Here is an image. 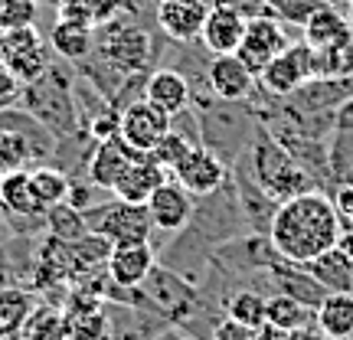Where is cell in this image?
<instances>
[{"label":"cell","mask_w":353,"mask_h":340,"mask_svg":"<svg viewBox=\"0 0 353 340\" xmlns=\"http://www.w3.org/2000/svg\"><path fill=\"white\" fill-rule=\"evenodd\" d=\"M50 46L63 59H85L88 52L95 50V30L88 23H76V20H56L50 33Z\"/></svg>","instance_id":"23"},{"label":"cell","mask_w":353,"mask_h":340,"mask_svg":"<svg viewBox=\"0 0 353 340\" xmlns=\"http://www.w3.org/2000/svg\"><path fill=\"white\" fill-rule=\"evenodd\" d=\"M0 7H3V0H0Z\"/></svg>","instance_id":"48"},{"label":"cell","mask_w":353,"mask_h":340,"mask_svg":"<svg viewBox=\"0 0 353 340\" xmlns=\"http://www.w3.org/2000/svg\"><path fill=\"white\" fill-rule=\"evenodd\" d=\"M151 340H196V337H190L183 328H164L161 334H154Z\"/></svg>","instance_id":"42"},{"label":"cell","mask_w":353,"mask_h":340,"mask_svg":"<svg viewBox=\"0 0 353 340\" xmlns=\"http://www.w3.org/2000/svg\"><path fill=\"white\" fill-rule=\"evenodd\" d=\"M265 321L268 324H275L281 330H298V328H311L317 324V308L311 304L298 301V298H291V294H272L268 301H265Z\"/></svg>","instance_id":"24"},{"label":"cell","mask_w":353,"mask_h":340,"mask_svg":"<svg viewBox=\"0 0 353 340\" xmlns=\"http://www.w3.org/2000/svg\"><path fill=\"white\" fill-rule=\"evenodd\" d=\"M343 183H353V170H350V174H347V180H343Z\"/></svg>","instance_id":"47"},{"label":"cell","mask_w":353,"mask_h":340,"mask_svg":"<svg viewBox=\"0 0 353 340\" xmlns=\"http://www.w3.org/2000/svg\"><path fill=\"white\" fill-rule=\"evenodd\" d=\"M334 210H337L341 229H353V183H337V193H334Z\"/></svg>","instance_id":"35"},{"label":"cell","mask_w":353,"mask_h":340,"mask_svg":"<svg viewBox=\"0 0 353 340\" xmlns=\"http://www.w3.org/2000/svg\"><path fill=\"white\" fill-rule=\"evenodd\" d=\"M148 213H151L154 229H161V232H180V229L193 219V193H187V190L170 177V180H164V183L151 193Z\"/></svg>","instance_id":"13"},{"label":"cell","mask_w":353,"mask_h":340,"mask_svg":"<svg viewBox=\"0 0 353 340\" xmlns=\"http://www.w3.org/2000/svg\"><path fill=\"white\" fill-rule=\"evenodd\" d=\"M82 3H85L88 17H92V26H101V23H108V20H114L121 13V7H125V0H82Z\"/></svg>","instance_id":"33"},{"label":"cell","mask_w":353,"mask_h":340,"mask_svg":"<svg viewBox=\"0 0 353 340\" xmlns=\"http://www.w3.org/2000/svg\"><path fill=\"white\" fill-rule=\"evenodd\" d=\"M285 334H288V330H281V328H275V324L265 321L262 328L255 330V340H285Z\"/></svg>","instance_id":"40"},{"label":"cell","mask_w":353,"mask_h":340,"mask_svg":"<svg viewBox=\"0 0 353 340\" xmlns=\"http://www.w3.org/2000/svg\"><path fill=\"white\" fill-rule=\"evenodd\" d=\"M26 340H69V328H65V311H59L56 304L39 301L33 308V314L26 317L23 328Z\"/></svg>","instance_id":"27"},{"label":"cell","mask_w":353,"mask_h":340,"mask_svg":"<svg viewBox=\"0 0 353 340\" xmlns=\"http://www.w3.org/2000/svg\"><path fill=\"white\" fill-rule=\"evenodd\" d=\"M95 50H99V56L112 66L114 72H121V76H144L148 66H151L154 43L144 26L114 17V20L99 26Z\"/></svg>","instance_id":"3"},{"label":"cell","mask_w":353,"mask_h":340,"mask_svg":"<svg viewBox=\"0 0 353 340\" xmlns=\"http://www.w3.org/2000/svg\"><path fill=\"white\" fill-rule=\"evenodd\" d=\"M20 92H23V82L17 79V72H13L10 66L0 63V108L20 99Z\"/></svg>","instance_id":"36"},{"label":"cell","mask_w":353,"mask_h":340,"mask_svg":"<svg viewBox=\"0 0 353 340\" xmlns=\"http://www.w3.org/2000/svg\"><path fill=\"white\" fill-rule=\"evenodd\" d=\"M7 59V30L0 26V63Z\"/></svg>","instance_id":"44"},{"label":"cell","mask_w":353,"mask_h":340,"mask_svg":"<svg viewBox=\"0 0 353 340\" xmlns=\"http://www.w3.org/2000/svg\"><path fill=\"white\" fill-rule=\"evenodd\" d=\"M347 340H353V337H347Z\"/></svg>","instance_id":"49"},{"label":"cell","mask_w":353,"mask_h":340,"mask_svg":"<svg viewBox=\"0 0 353 340\" xmlns=\"http://www.w3.org/2000/svg\"><path fill=\"white\" fill-rule=\"evenodd\" d=\"M347 20H350V26H353V0H350V10H347Z\"/></svg>","instance_id":"46"},{"label":"cell","mask_w":353,"mask_h":340,"mask_svg":"<svg viewBox=\"0 0 353 340\" xmlns=\"http://www.w3.org/2000/svg\"><path fill=\"white\" fill-rule=\"evenodd\" d=\"M190 148H193V141L183 138L180 131H174V128H170L164 138H161V141H157V144L151 148V151H148V157H151L157 167H164V170H174V167L180 164V157H183Z\"/></svg>","instance_id":"31"},{"label":"cell","mask_w":353,"mask_h":340,"mask_svg":"<svg viewBox=\"0 0 353 340\" xmlns=\"http://www.w3.org/2000/svg\"><path fill=\"white\" fill-rule=\"evenodd\" d=\"M3 63L10 66L17 79L30 86V82H37L46 69H50V59H46V43L43 46H33V50H20V52H7V59Z\"/></svg>","instance_id":"30"},{"label":"cell","mask_w":353,"mask_h":340,"mask_svg":"<svg viewBox=\"0 0 353 340\" xmlns=\"http://www.w3.org/2000/svg\"><path fill=\"white\" fill-rule=\"evenodd\" d=\"M285 46H288L285 23L275 20L272 13H255V17H245V33H242V43H239V50H236V56L252 69L255 76H262V69Z\"/></svg>","instance_id":"6"},{"label":"cell","mask_w":353,"mask_h":340,"mask_svg":"<svg viewBox=\"0 0 353 340\" xmlns=\"http://www.w3.org/2000/svg\"><path fill=\"white\" fill-rule=\"evenodd\" d=\"M0 340H26L23 330H0Z\"/></svg>","instance_id":"43"},{"label":"cell","mask_w":353,"mask_h":340,"mask_svg":"<svg viewBox=\"0 0 353 340\" xmlns=\"http://www.w3.org/2000/svg\"><path fill=\"white\" fill-rule=\"evenodd\" d=\"M164 180H170V170H164V167H157L144 154V157H138L134 164L128 167L125 174L118 177V183L112 187L114 193V200H125V203H148L151 200V193Z\"/></svg>","instance_id":"16"},{"label":"cell","mask_w":353,"mask_h":340,"mask_svg":"<svg viewBox=\"0 0 353 340\" xmlns=\"http://www.w3.org/2000/svg\"><path fill=\"white\" fill-rule=\"evenodd\" d=\"M141 291L148 294V301L161 311V317L167 321H180V328L187 324L190 314L200 311V294L183 285L180 278H174L170 272H164L161 265H154V272L148 275V281L141 285Z\"/></svg>","instance_id":"8"},{"label":"cell","mask_w":353,"mask_h":340,"mask_svg":"<svg viewBox=\"0 0 353 340\" xmlns=\"http://www.w3.org/2000/svg\"><path fill=\"white\" fill-rule=\"evenodd\" d=\"M337 236H341V219H337L334 200L324 197L321 190H304L298 197L278 203L268 226L272 249L281 259L298 265H307L314 255L337 246Z\"/></svg>","instance_id":"1"},{"label":"cell","mask_w":353,"mask_h":340,"mask_svg":"<svg viewBox=\"0 0 353 340\" xmlns=\"http://www.w3.org/2000/svg\"><path fill=\"white\" fill-rule=\"evenodd\" d=\"M242 33H245V17H242L236 7H229V3H213V7L206 10L200 39L210 52L223 56V52L239 50Z\"/></svg>","instance_id":"15"},{"label":"cell","mask_w":353,"mask_h":340,"mask_svg":"<svg viewBox=\"0 0 353 340\" xmlns=\"http://www.w3.org/2000/svg\"><path fill=\"white\" fill-rule=\"evenodd\" d=\"M85 216L88 232H95L101 239L114 246V242H151V213H148V203H125L114 200L108 206H99L95 216Z\"/></svg>","instance_id":"4"},{"label":"cell","mask_w":353,"mask_h":340,"mask_svg":"<svg viewBox=\"0 0 353 340\" xmlns=\"http://www.w3.org/2000/svg\"><path fill=\"white\" fill-rule=\"evenodd\" d=\"M347 3H350V0H347Z\"/></svg>","instance_id":"50"},{"label":"cell","mask_w":353,"mask_h":340,"mask_svg":"<svg viewBox=\"0 0 353 340\" xmlns=\"http://www.w3.org/2000/svg\"><path fill=\"white\" fill-rule=\"evenodd\" d=\"M304 268L324 291H353V262L337 246H330L327 252L314 255Z\"/></svg>","instance_id":"20"},{"label":"cell","mask_w":353,"mask_h":340,"mask_svg":"<svg viewBox=\"0 0 353 340\" xmlns=\"http://www.w3.org/2000/svg\"><path fill=\"white\" fill-rule=\"evenodd\" d=\"M285 340H327V334L317 328V324H311V328H298V330H288L285 334Z\"/></svg>","instance_id":"38"},{"label":"cell","mask_w":353,"mask_h":340,"mask_svg":"<svg viewBox=\"0 0 353 340\" xmlns=\"http://www.w3.org/2000/svg\"><path fill=\"white\" fill-rule=\"evenodd\" d=\"M327 0H265V13L291 26H304L317 10H324Z\"/></svg>","instance_id":"29"},{"label":"cell","mask_w":353,"mask_h":340,"mask_svg":"<svg viewBox=\"0 0 353 340\" xmlns=\"http://www.w3.org/2000/svg\"><path fill=\"white\" fill-rule=\"evenodd\" d=\"M105 265H108V278H112L114 288L138 291L154 272L157 255H154L151 242H114V246H108Z\"/></svg>","instance_id":"10"},{"label":"cell","mask_w":353,"mask_h":340,"mask_svg":"<svg viewBox=\"0 0 353 340\" xmlns=\"http://www.w3.org/2000/svg\"><path fill=\"white\" fill-rule=\"evenodd\" d=\"M30 187H33V197H37L39 210H43V213H50L52 206H59V203L69 200V187H72V180H69L63 170L37 167V170H30Z\"/></svg>","instance_id":"26"},{"label":"cell","mask_w":353,"mask_h":340,"mask_svg":"<svg viewBox=\"0 0 353 340\" xmlns=\"http://www.w3.org/2000/svg\"><path fill=\"white\" fill-rule=\"evenodd\" d=\"M210 3L206 0H161L157 3V26L176 43H193L203 33Z\"/></svg>","instance_id":"14"},{"label":"cell","mask_w":353,"mask_h":340,"mask_svg":"<svg viewBox=\"0 0 353 340\" xmlns=\"http://www.w3.org/2000/svg\"><path fill=\"white\" fill-rule=\"evenodd\" d=\"M180 187L193 193V197H210L216 190L226 183V164L219 161V154H213L210 148H203V144H193L183 157H180V164L170 170Z\"/></svg>","instance_id":"9"},{"label":"cell","mask_w":353,"mask_h":340,"mask_svg":"<svg viewBox=\"0 0 353 340\" xmlns=\"http://www.w3.org/2000/svg\"><path fill=\"white\" fill-rule=\"evenodd\" d=\"M7 236H10V229H7V223H3V219H0V246H3V242H7Z\"/></svg>","instance_id":"45"},{"label":"cell","mask_w":353,"mask_h":340,"mask_svg":"<svg viewBox=\"0 0 353 340\" xmlns=\"http://www.w3.org/2000/svg\"><path fill=\"white\" fill-rule=\"evenodd\" d=\"M37 20V0H3L0 7V26L10 30V26H26Z\"/></svg>","instance_id":"32"},{"label":"cell","mask_w":353,"mask_h":340,"mask_svg":"<svg viewBox=\"0 0 353 340\" xmlns=\"http://www.w3.org/2000/svg\"><path fill=\"white\" fill-rule=\"evenodd\" d=\"M249 167H252L255 183H259L275 203L291 200V197H298L304 190H311V183H314L311 170H307V167H304L268 128H259L252 134V144H249Z\"/></svg>","instance_id":"2"},{"label":"cell","mask_w":353,"mask_h":340,"mask_svg":"<svg viewBox=\"0 0 353 340\" xmlns=\"http://www.w3.org/2000/svg\"><path fill=\"white\" fill-rule=\"evenodd\" d=\"M210 340H255V330L239 324V321H232V317H223V321L213 324Z\"/></svg>","instance_id":"34"},{"label":"cell","mask_w":353,"mask_h":340,"mask_svg":"<svg viewBox=\"0 0 353 340\" xmlns=\"http://www.w3.org/2000/svg\"><path fill=\"white\" fill-rule=\"evenodd\" d=\"M138 157H144V154L134 151L121 134L99 141L95 154L88 157V183H92L95 190H112L114 183H118V177L125 174Z\"/></svg>","instance_id":"11"},{"label":"cell","mask_w":353,"mask_h":340,"mask_svg":"<svg viewBox=\"0 0 353 340\" xmlns=\"http://www.w3.org/2000/svg\"><path fill=\"white\" fill-rule=\"evenodd\" d=\"M170 128H174V114L164 112L161 105H154V101H148V99H134L121 108L118 134H121L134 151L148 154Z\"/></svg>","instance_id":"7"},{"label":"cell","mask_w":353,"mask_h":340,"mask_svg":"<svg viewBox=\"0 0 353 340\" xmlns=\"http://www.w3.org/2000/svg\"><path fill=\"white\" fill-rule=\"evenodd\" d=\"M144 99L161 105L164 112L176 114L187 108L190 101V82L183 72L176 69H157V72H148L144 76Z\"/></svg>","instance_id":"19"},{"label":"cell","mask_w":353,"mask_h":340,"mask_svg":"<svg viewBox=\"0 0 353 340\" xmlns=\"http://www.w3.org/2000/svg\"><path fill=\"white\" fill-rule=\"evenodd\" d=\"M317 328L327 334V340L353 337V291H327L317 304Z\"/></svg>","instance_id":"21"},{"label":"cell","mask_w":353,"mask_h":340,"mask_svg":"<svg viewBox=\"0 0 353 340\" xmlns=\"http://www.w3.org/2000/svg\"><path fill=\"white\" fill-rule=\"evenodd\" d=\"M255 72L249 66L242 63L236 52H223V56H213V63L206 66V82L213 88L216 99L223 101H245L252 95V86H255Z\"/></svg>","instance_id":"12"},{"label":"cell","mask_w":353,"mask_h":340,"mask_svg":"<svg viewBox=\"0 0 353 340\" xmlns=\"http://www.w3.org/2000/svg\"><path fill=\"white\" fill-rule=\"evenodd\" d=\"M108 340H151V334L148 330H141V328H118V330H112V337Z\"/></svg>","instance_id":"39"},{"label":"cell","mask_w":353,"mask_h":340,"mask_svg":"<svg viewBox=\"0 0 353 340\" xmlns=\"http://www.w3.org/2000/svg\"><path fill=\"white\" fill-rule=\"evenodd\" d=\"M0 206L13 216H43L33 187H30V170L13 167L0 177Z\"/></svg>","instance_id":"22"},{"label":"cell","mask_w":353,"mask_h":340,"mask_svg":"<svg viewBox=\"0 0 353 340\" xmlns=\"http://www.w3.org/2000/svg\"><path fill=\"white\" fill-rule=\"evenodd\" d=\"M337 249H341V252L353 262V229H341V236H337Z\"/></svg>","instance_id":"41"},{"label":"cell","mask_w":353,"mask_h":340,"mask_svg":"<svg viewBox=\"0 0 353 340\" xmlns=\"http://www.w3.org/2000/svg\"><path fill=\"white\" fill-rule=\"evenodd\" d=\"M301 30H304V43L314 52H330V50H337V46H343L347 39H353L350 20H347L343 13L334 10L330 3L324 10H317Z\"/></svg>","instance_id":"17"},{"label":"cell","mask_w":353,"mask_h":340,"mask_svg":"<svg viewBox=\"0 0 353 340\" xmlns=\"http://www.w3.org/2000/svg\"><path fill=\"white\" fill-rule=\"evenodd\" d=\"M37 304L39 298L30 288L3 285L0 288V330H20L26 324V317L33 314Z\"/></svg>","instance_id":"25"},{"label":"cell","mask_w":353,"mask_h":340,"mask_svg":"<svg viewBox=\"0 0 353 340\" xmlns=\"http://www.w3.org/2000/svg\"><path fill=\"white\" fill-rule=\"evenodd\" d=\"M317 76V52L307 46V43H294V46H285V50L278 52L272 63L262 69V88L268 95H275V99H288L294 95L304 82H311Z\"/></svg>","instance_id":"5"},{"label":"cell","mask_w":353,"mask_h":340,"mask_svg":"<svg viewBox=\"0 0 353 340\" xmlns=\"http://www.w3.org/2000/svg\"><path fill=\"white\" fill-rule=\"evenodd\" d=\"M265 301H268V298L259 294L255 288H239L232 298H226V317L259 330L265 324Z\"/></svg>","instance_id":"28"},{"label":"cell","mask_w":353,"mask_h":340,"mask_svg":"<svg viewBox=\"0 0 353 340\" xmlns=\"http://www.w3.org/2000/svg\"><path fill=\"white\" fill-rule=\"evenodd\" d=\"M65 328H69V340H108L112 337L108 334V314L88 294H72L69 298Z\"/></svg>","instance_id":"18"},{"label":"cell","mask_w":353,"mask_h":340,"mask_svg":"<svg viewBox=\"0 0 353 340\" xmlns=\"http://www.w3.org/2000/svg\"><path fill=\"white\" fill-rule=\"evenodd\" d=\"M334 131H343V134H353V95L343 99L337 108H334Z\"/></svg>","instance_id":"37"}]
</instances>
